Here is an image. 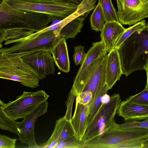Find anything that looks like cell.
Wrapping results in <instances>:
<instances>
[{
    "label": "cell",
    "mask_w": 148,
    "mask_h": 148,
    "mask_svg": "<svg viewBox=\"0 0 148 148\" xmlns=\"http://www.w3.org/2000/svg\"><path fill=\"white\" fill-rule=\"evenodd\" d=\"M97 0H83L78 4V8L76 11L79 15L89 14L95 8Z\"/></svg>",
    "instance_id": "cell-29"
},
{
    "label": "cell",
    "mask_w": 148,
    "mask_h": 148,
    "mask_svg": "<svg viewBox=\"0 0 148 148\" xmlns=\"http://www.w3.org/2000/svg\"><path fill=\"white\" fill-rule=\"evenodd\" d=\"M88 14L79 16L67 23L59 30V35L66 40L69 38H75L80 32L84 22Z\"/></svg>",
    "instance_id": "cell-18"
},
{
    "label": "cell",
    "mask_w": 148,
    "mask_h": 148,
    "mask_svg": "<svg viewBox=\"0 0 148 148\" xmlns=\"http://www.w3.org/2000/svg\"><path fill=\"white\" fill-rule=\"evenodd\" d=\"M77 4L80 3L83 0H69Z\"/></svg>",
    "instance_id": "cell-37"
},
{
    "label": "cell",
    "mask_w": 148,
    "mask_h": 148,
    "mask_svg": "<svg viewBox=\"0 0 148 148\" xmlns=\"http://www.w3.org/2000/svg\"><path fill=\"white\" fill-rule=\"evenodd\" d=\"M107 52L103 43L101 41L92 43V46L88 50L85 59L81 64L75 77L73 85L77 84L88 66L98 57Z\"/></svg>",
    "instance_id": "cell-17"
},
{
    "label": "cell",
    "mask_w": 148,
    "mask_h": 148,
    "mask_svg": "<svg viewBox=\"0 0 148 148\" xmlns=\"http://www.w3.org/2000/svg\"><path fill=\"white\" fill-rule=\"evenodd\" d=\"M133 128L148 129V118L141 121L136 120L126 121V122L123 124H118L116 128L124 129Z\"/></svg>",
    "instance_id": "cell-27"
},
{
    "label": "cell",
    "mask_w": 148,
    "mask_h": 148,
    "mask_svg": "<svg viewBox=\"0 0 148 148\" xmlns=\"http://www.w3.org/2000/svg\"><path fill=\"white\" fill-rule=\"evenodd\" d=\"M48 102L44 101L25 116L21 122H17L18 140L21 143L27 144L30 148H37L34 136L35 124L37 118L47 112Z\"/></svg>",
    "instance_id": "cell-9"
},
{
    "label": "cell",
    "mask_w": 148,
    "mask_h": 148,
    "mask_svg": "<svg viewBox=\"0 0 148 148\" xmlns=\"http://www.w3.org/2000/svg\"><path fill=\"white\" fill-rule=\"evenodd\" d=\"M117 15L122 25H134L148 18V0H116Z\"/></svg>",
    "instance_id": "cell-8"
},
{
    "label": "cell",
    "mask_w": 148,
    "mask_h": 148,
    "mask_svg": "<svg viewBox=\"0 0 148 148\" xmlns=\"http://www.w3.org/2000/svg\"><path fill=\"white\" fill-rule=\"evenodd\" d=\"M17 123V122L11 119L6 114L2 106L0 105V129L18 135Z\"/></svg>",
    "instance_id": "cell-23"
},
{
    "label": "cell",
    "mask_w": 148,
    "mask_h": 148,
    "mask_svg": "<svg viewBox=\"0 0 148 148\" xmlns=\"http://www.w3.org/2000/svg\"><path fill=\"white\" fill-rule=\"evenodd\" d=\"M146 26L148 28V22L147 23V24H146Z\"/></svg>",
    "instance_id": "cell-38"
},
{
    "label": "cell",
    "mask_w": 148,
    "mask_h": 148,
    "mask_svg": "<svg viewBox=\"0 0 148 148\" xmlns=\"http://www.w3.org/2000/svg\"><path fill=\"white\" fill-rule=\"evenodd\" d=\"M66 121L64 116L57 120L54 129L49 138L47 142L38 145L37 148H54L59 142Z\"/></svg>",
    "instance_id": "cell-20"
},
{
    "label": "cell",
    "mask_w": 148,
    "mask_h": 148,
    "mask_svg": "<svg viewBox=\"0 0 148 148\" xmlns=\"http://www.w3.org/2000/svg\"><path fill=\"white\" fill-rule=\"evenodd\" d=\"M126 100L135 103L148 106V89L145 88L139 93L129 97Z\"/></svg>",
    "instance_id": "cell-28"
},
{
    "label": "cell",
    "mask_w": 148,
    "mask_h": 148,
    "mask_svg": "<svg viewBox=\"0 0 148 148\" xmlns=\"http://www.w3.org/2000/svg\"><path fill=\"white\" fill-rule=\"evenodd\" d=\"M88 116V106L81 103L76 99L75 110L71 121L75 136L80 140L83 138L87 129Z\"/></svg>",
    "instance_id": "cell-15"
},
{
    "label": "cell",
    "mask_w": 148,
    "mask_h": 148,
    "mask_svg": "<svg viewBox=\"0 0 148 148\" xmlns=\"http://www.w3.org/2000/svg\"><path fill=\"white\" fill-rule=\"evenodd\" d=\"M75 97H76L75 92L71 89L66 102L67 110L65 115L64 116L65 119L68 121H70L72 118V109Z\"/></svg>",
    "instance_id": "cell-31"
},
{
    "label": "cell",
    "mask_w": 148,
    "mask_h": 148,
    "mask_svg": "<svg viewBox=\"0 0 148 148\" xmlns=\"http://www.w3.org/2000/svg\"><path fill=\"white\" fill-rule=\"evenodd\" d=\"M51 52L56 65L61 71L68 73L70 63L66 40L62 36L54 44Z\"/></svg>",
    "instance_id": "cell-16"
},
{
    "label": "cell",
    "mask_w": 148,
    "mask_h": 148,
    "mask_svg": "<svg viewBox=\"0 0 148 148\" xmlns=\"http://www.w3.org/2000/svg\"><path fill=\"white\" fill-rule=\"evenodd\" d=\"M145 69L146 70L147 76V84L145 88L148 89V59L147 60Z\"/></svg>",
    "instance_id": "cell-36"
},
{
    "label": "cell",
    "mask_w": 148,
    "mask_h": 148,
    "mask_svg": "<svg viewBox=\"0 0 148 148\" xmlns=\"http://www.w3.org/2000/svg\"><path fill=\"white\" fill-rule=\"evenodd\" d=\"M34 33L32 31L19 28L0 29V48L3 47L1 43L4 41H11L22 39Z\"/></svg>",
    "instance_id": "cell-19"
},
{
    "label": "cell",
    "mask_w": 148,
    "mask_h": 148,
    "mask_svg": "<svg viewBox=\"0 0 148 148\" xmlns=\"http://www.w3.org/2000/svg\"><path fill=\"white\" fill-rule=\"evenodd\" d=\"M121 102L119 94L112 95L109 101L103 103L99 110L81 140L85 142L116 128L118 124L116 123L114 118Z\"/></svg>",
    "instance_id": "cell-4"
},
{
    "label": "cell",
    "mask_w": 148,
    "mask_h": 148,
    "mask_svg": "<svg viewBox=\"0 0 148 148\" xmlns=\"http://www.w3.org/2000/svg\"><path fill=\"white\" fill-rule=\"evenodd\" d=\"M34 2L57 3L64 2L69 0H23Z\"/></svg>",
    "instance_id": "cell-34"
},
{
    "label": "cell",
    "mask_w": 148,
    "mask_h": 148,
    "mask_svg": "<svg viewBox=\"0 0 148 148\" xmlns=\"http://www.w3.org/2000/svg\"><path fill=\"white\" fill-rule=\"evenodd\" d=\"M84 46L81 45L74 47V52L73 58L76 66L82 64L85 58L86 53L84 51Z\"/></svg>",
    "instance_id": "cell-30"
},
{
    "label": "cell",
    "mask_w": 148,
    "mask_h": 148,
    "mask_svg": "<svg viewBox=\"0 0 148 148\" xmlns=\"http://www.w3.org/2000/svg\"><path fill=\"white\" fill-rule=\"evenodd\" d=\"M90 21L92 29L96 32L101 31L106 20L102 8L99 3H98L91 15Z\"/></svg>",
    "instance_id": "cell-21"
},
{
    "label": "cell",
    "mask_w": 148,
    "mask_h": 148,
    "mask_svg": "<svg viewBox=\"0 0 148 148\" xmlns=\"http://www.w3.org/2000/svg\"><path fill=\"white\" fill-rule=\"evenodd\" d=\"M123 74L118 49L108 53L106 65V84L108 90L112 88Z\"/></svg>",
    "instance_id": "cell-13"
},
{
    "label": "cell",
    "mask_w": 148,
    "mask_h": 148,
    "mask_svg": "<svg viewBox=\"0 0 148 148\" xmlns=\"http://www.w3.org/2000/svg\"><path fill=\"white\" fill-rule=\"evenodd\" d=\"M76 99L77 100L81 103L84 105H87L88 107L91 104L92 102V93L88 91L81 92L76 97Z\"/></svg>",
    "instance_id": "cell-33"
},
{
    "label": "cell",
    "mask_w": 148,
    "mask_h": 148,
    "mask_svg": "<svg viewBox=\"0 0 148 148\" xmlns=\"http://www.w3.org/2000/svg\"><path fill=\"white\" fill-rule=\"evenodd\" d=\"M17 139L4 135H0V148H14Z\"/></svg>",
    "instance_id": "cell-32"
},
{
    "label": "cell",
    "mask_w": 148,
    "mask_h": 148,
    "mask_svg": "<svg viewBox=\"0 0 148 148\" xmlns=\"http://www.w3.org/2000/svg\"><path fill=\"white\" fill-rule=\"evenodd\" d=\"M117 113L125 121L144 120L148 118V106L135 103L126 100L121 101Z\"/></svg>",
    "instance_id": "cell-12"
},
{
    "label": "cell",
    "mask_w": 148,
    "mask_h": 148,
    "mask_svg": "<svg viewBox=\"0 0 148 148\" xmlns=\"http://www.w3.org/2000/svg\"><path fill=\"white\" fill-rule=\"evenodd\" d=\"M0 78L18 82L32 88L39 86L37 73L21 57L0 56Z\"/></svg>",
    "instance_id": "cell-3"
},
{
    "label": "cell",
    "mask_w": 148,
    "mask_h": 148,
    "mask_svg": "<svg viewBox=\"0 0 148 148\" xmlns=\"http://www.w3.org/2000/svg\"><path fill=\"white\" fill-rule=\"evenodd\" d=\"M25 53L21 57L36 72L40 80L54 73L56 69L51 51L36 50Z\"/></svg>",
    "instance_id": "cell-10"
},
{
    "label": "cell",
    "mask_w": 148,
    "mask_h": 148,
    "mask_svg": "<svg viewBox=\"0 0 148 148\" xmlns=\"http://www.w3.org/2000/svg\"><path fill=\"white\" fill-rule=\"evenodd\" d=\"M126 29L120 22L110 21L105 23L100 37L101 41L108 53L114 49L116 41Z\"/></svg>",
    "instance_id": "cell-14"
},
{
    "label": "cell",
    "mask_w": 148,
    "mask_h": 148,
    "mask_svg": "<svg viewBox=\"0 0 148 148\" xmlns=\"http://www.w3.org/2000/svg\"><path fill=\"white\" fill-rule=\"evenodd\" d=\"M118 51L123 74L127 77L136 71L145 69L148 59V28L132 34Z\"/></svg>",
    "instance_id": "cell-1"
},
{
    "label": "cell",
    "mask_w": 148,
    "mask_h": 148,
    "mask_svg": "<svg viewBox=\"0 0 148 148\" xmlns=\"http://www.w3.org/2000/svg\"><path fill=\"white\" fill-rule=\"evenodd\" d=\"M84 143L75 136L58 142L54 148H84Z\"/></svg>",
    "instance_id": "cell-26"
},
{
    "label": "cell",
    "mask_w": 148,
    "mask_h": 148,
    "mask_svg": "<svg viewBox=\"0 0 148 148\" xmlns=\"http://www.w3.org/2000/svg\"><path fill=\"white\" fill-rule=\"evenodd\" d=\"M49 97L44 90L34 92L23 91V94L16 97L14 101L5 103L0 100V105L8 116L16 120L23 118L41 103L47 101Z\"/></svg>",
    "instance_id": "cell-6"
},
{
    "label": "cell",
    "mask_w": 148,
    "mask_h": 148,
    "mask_svg": "<svg viewBox=\"0 0 148 148\" xmlns=\"http://www.w3.org/2000/svg\"><path fill=\"white\" fill-rule=\"evenodd\" d=\"M146 24V22L145 20L143 19L126 28L116 41L114 49L119 50L121 44L127 38L135 32L141 30L145 28Z\"/></svg>",
    "instance_id": "cell-25"
},
{
    "label": "cell",
    "mask_w": 148,
    "mask_h": 148,
    "mask_svg": "<svg viewBox=\"0 0 148 148\" xmlns=\"http://www.w3.org/2000/svg\"><path fill=\"white\" fill-rule=\"evenodd\" d=\"M108 52L100 56V59L85 85L83 92L88 91L92 94L93 104L101 89L106 85V70Z\"/></svg>",
    "instance_id": "cell-11"
},
{
    "label": "cell",
    "mask_w": 148,
    "mask_h": 148,
    "mask_svg": "<svg viewBox=\"0 0 148 148\" xmlns=\"http://www.w3.org/2000/svg\"><path fill=\"white\" fill-rule=\"evenodd\" d=\"M16 9L48 14L54 21L64 19L75 12L78 4L68 0L57 3L34 2L23 0H3Z\"/></svg>",
    "instance_id": "cell-5"
},
{
    "label": "cell",
    "mask_w": 148,
    "mask_h": 148,
    "mask_svg": "<svg viewBox=\"0 0 148 148\" xmlns=\"http://www.w3.org/2000/svg\"><path fill=\"white\" fill-rule=\"evenodd\" d=\"M108 90L106 85L100 90L93 104L88 107L87 128L90 125L97 111L103 103L101 101V98L103 95L107 93Z\"/></svg>",
    "instance_id": "cell-22"
},
{
    "label": "cell",
    "mask_w": 148,
    "mask_h": 148,
    "mask_svg": "<svg viewBox=\"0 0 148 148\" xmlns=\"http://www.w3.org/2000/svg\"><path fill=\"white\" fill-rule=\"evenodd\" d=\"M102 8L106 22L116 21L119 22L117 13L114 7L111 0H99Z\"/></svg>",
    "instance_id": "cell-24"
},
{
    "label": "cell",
    "mask_w": 148,
    "mask_h": 148,
    "mask_svg": "<svg viewBox=\"0 0 148 148\" xmlns=\"http://www.w3.org/2000/svg\"><path fill=\"white\" fill-rule=\"evenodd\" d=\"M59 30L45 32L34 38L16 42L9 47H2L0 49V55L40 50L51 51L54 44L60 36Z\"/></svg>",
    "instance_id": "cell-7"
},
{
    "label": "cell",
    "mask_w": 148,
    "mask_h": 148,
    "mask_svg": "<svg viewBox=\"0 0 148 148\" xmlns=\"http://www.w3.org/2000/svg\"><path fill=\"white\" fill-rule=\"evenodd\" d=\"M54 21L48 14L17 10L3 0L0 4V29L19 28L36 32Z\"/></svg>",
    "instance_id": "cell-2"
},
{
    "label": "cell",
    "mask_w": 148,
    "mask_h": 148,
    "mask_svg": "<svg viewBox=\"0 0 148 148\" xmlns=\"http://www.w3.org/2000/svg\"><path fill=\"white\" fill-rule=\"evenodd\" d=\"M110 97L106 94L103 95L101 98V101L103 103H106L108 102L110 100Z\"/></svg>",
    "instance_id": "cell-35"
}]
</instances>
